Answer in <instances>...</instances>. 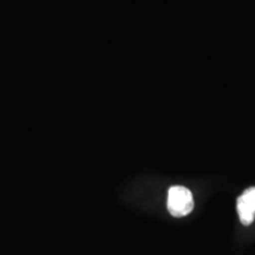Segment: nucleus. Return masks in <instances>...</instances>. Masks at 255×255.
Wrapping results in <instances>:
<instances>
[{
	"label": "nucleus",
	"mask_w": 255,
	"mask_h": 255,
	"mask_svg": "<svg viewBox=\"0 0 255 255\" xmlns=\"http://www.w3.org/2000/svg\"><path fill=\"white\" fill-rule=\"evenodd\" d=\"M237 208L242 225H252L255 219V187L248 188L239 196Z\"/></svg>",
	"instance_id": "obj_2"
},
{
	"label": "nucleus",
	"mask_w": 255,
	"mask_h": 255,
	"mask_svg": "<svg viewBox=\"0 0 255 255\" xmlns=\"http://www.w3.org/2000/svg\"><path fill=\"white\" fill-rule=\"evenodd\" d=\"M168 210L175 218H182L191 213L194 208L193 194L182 186H174L168 191Z\"/></svg>",
	"instance_id": "obj_1"
}]
</instances>
